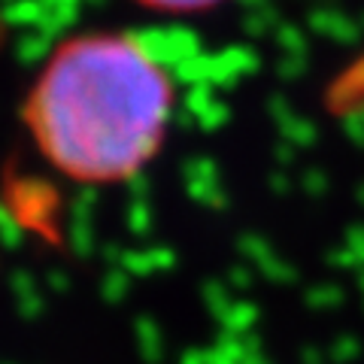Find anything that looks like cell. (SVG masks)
<instances>
[{"mask_svg":"<svg viewBox=\"0 0 364 364\" xmlns=\"http://www.w3.org/2000/svg\"><path fill=\"white\" fill-rule=\"evenodd\" d=\"M173 82L128 33H82L61 43L33 79L25 122L55 170L79 182H122L161 149Z\"/></svg>","mask_w":364,"mask_h":364,"instance_id":"obj_1","label":"cell"},{"mask_svg":"<svg viewBox=\"0 0 364 364\" xmlns=\"http://www.w3.org/2000/svg\"><path fill=\"white\" fill-rule=\"evenodd\" d=\"M146 9H158V13H198V9H210L222 0H136Z\"/></svg>","mask_w":364,"mask_h":364,"instance_id":"obj_2","label":"cell"}]
</instances>
